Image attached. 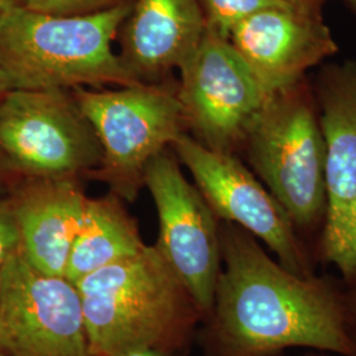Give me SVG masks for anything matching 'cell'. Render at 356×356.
Returning a JSON list of instances; mask_svg holds the SVG:
<instances>
[{
    "instance_id": "cell-25",
    "label": "cell",
    "mask_w": 356,
    "mask_h": 356,
    "mask_svg": "<svg viewBox=\"0 0 356 356\" xmlns=\"http://www.w3.org/2000/svg\"><path fill=\"white\" fill-rule=\"evenodd\" d=\"M0 356H7V355H4V354H3V353H1V351H0Z\"/></svg>"
},
{
    "instance_id": "cell-16",
    "label": "cell",
    "mask_w": 356,
    "mask_h": 356,
    "mask_svg": "<svg viewBox=\"0 0 356 356\" xmlns=\"http://www.w3.org/2000/svg\"><path fill=\"white\" fill-rule=\"evenodd\" d=\"M206 20V28L229 38L234 26L254 13L280 7H293L285 0H197ZM296 8V7H294Z\"/></svg>"
},
{
    "instance_id": "cell-11",
    "label": "cell",
    "mask_w": 356,
    "mask_h": 356,
    "mask_svg": "<svg viewBox=\"0 0 356 356\" xmlns=\"http://www.w3.org/2000/svg\"><path fill=\"white\" fill-rule=\"evenodd\" d=\"M325 140L323 254L356 277V65L331 66L319 85Z\"/></svg>"
},
{
    "instance_id": "cell-14",
    "label": "cell",
    "mask_w": 356,
    "mask_h": 356,
    "mask_svg": "<svg viewBox=\"0 0 356 356\" xmlns=\"http://www.w3.org/2000/svg\"><path fill=\"white\" fill-rule=\"evenodd\" d=\"M88 197L76 177L35 178L11 206L20 231V252L49 276H64Z\"/></svg>"
},
{
    "instance_id": "cell-6",
    "label": "cell",
    "mask_w": 356,
    "mask_h": 356,
    "mask_svg": "<svg viewBox=\"0 0 356 356\" xmlns=\"http://www.w3.org/2000/svg\"><path fill=\"white\" fill-rule=\"evenodd\" d=\"M0 151L35 178L76 177L102 161L88 118L61 89H13L0 99Z\"/></svg>"
},
{
    "instance_id": "cell-5",
    "label": "cell",
    "mask_w": 356,
    "mask_h": 356,
    "mask_svg": "<svg viewBox=\"0 0 356 356\" xmlns=\"http://www.w3.org/2000/svg\"><path fill=\"white\" fill-rule=\"evenodd\" d=\"M244 143L250 163L293 225L317 222L326 206L325 140L300 83L269 99Z\"/></svg>"
},
{
    "instance_id": "cell-19",
    "label": "cell",
    "mask_w": 356,
    "mask_h": 356,
    "mask_svg": "<svg viewBox=\"0 0 356 356\" xmlns=\"http://www.w3.org/2000/svg\"><path fill=\"white\" fill-rule=\"evenodd\" d=\"M291 6L305 11V13H314V15H321L322 7L329 1V0H285Z\"/></svg>"
},
{
    "instance_id": "cell-13",
    "label": "cell",
    "mask_w": 356,
    "mask_h": 356,
    "mask_svg": "<svg viewBox=\"0 0 356 356\" xmlns=\"http://www.w3.org/2000/svg\"><path fill=\"white\" fill-rule=\"evenodd\" d=\"M122 26L119 57L138 81L148 82L191 57L206 20L197 0H134Z\"/></svg>"
},
{
    "instance_id": "cell-20",
    "label": "cell",
    "mask_w": 356,
    "mask_h": 356,
    "mask_svg": "<svg viewBox=\"0 0 356 356\" xmlns=\"http://www.w3.org/2000/svg\"><path fill=\"white\" fill-rule=\"evenodd\" d=\"M116 356H168L166 350L159 347H135L126 350Z\"/></svg>"
},
{
    "instance_id": "cell-18",
    "label": "cell",
    "mask_w": 356,
    "mask_h": 356,
    "mask_svg": "<svg viewBox=\"0 0 356 356\" xmlns=\"http://www.w3.org/2000/svg\"><path fill=\"white\" fill-rule=\"evenodd\" d=\"M20 250V231L11 206H0V268Z\"/></svg>"
},
{
    "instance_id": "cell-3",
    "label": "cell",
    "mask_w": 356,
    "mask_h": 356,
    "mask_svg": "<svg viewBox=\"0 0 356 356\" xmlns=\"http://www.w3.org/2000/svg\"><path fill=\"white\" fill-rule=\"evenodd\" d=\"M92 356L135 347L168 350L200 313L185 285L153 245L74 284Z\"/></svg>"
},
{
    "instance_id": "cell-12",
    "label": "cell",
    "mask_w": 356,
    "mask_h": 356,
    "mask_svg": "<svg viewBox=\"0 0 356 356\" xmlns=\"http://www.w3.org/2000/svg\"><path fill=\"white\" fill-rule=\"evenodd\" d=\"M229 41L269 95L292 89L306 72L338 51L321 15L268 8L231 29Z\"/></svg>"
},
{
    "instance_id": "cell-24",
    "label": "cell",
    "mask_w": 356,
    "mask_h": 356,
    "mask_svg": "<svg viewBox=\"0 0 356 356\" xmlns=\"http://www.w3.org/2000/svg\"><path fill=\"white\" fill-rule=\"evenodd\" d=\"M0 296H1V273H0Z\"/></svg>"
},
{
    "instance_id": "cell-1",
    "label": "cell",
    "mask_w": 356,
    "mask_h": 356,
    "mask_svg": "<svg viewBox=\"0 0 356 356\" xmlns=\"http://www.w3.org/2000/svg\"><path fill=\"white\" fill-rule=\"evenodd\" d=\"M219 235L225 268L211 312L229 355L272 356L312 347L356 356L346 306L329 285L273 261L245 229L229 225Z\"/></svg>"
},
{
    "instance_id": "cell-23",
    "label": "cell",
    "mask_w": 356,
    "mask_h": 356,
    "mask_svg": "<svg viewBox=\"0 0 356 356\" xmlns=\"http://www.w3.org/2000/svg\"><path fill=\"white\" fill-rule=\"evenodd\" d=\"M347 1H348V3H350V4H351L354 8H355L356 11V0H347Z\"/></svg>"
},
{
    "instance_id": "cell-22",
    "label": "cell",
    "mask_w": 356,
    "mask_h": 356,
    "mask_svg": "<svg viewBox=\"0 0 356 356\" xmlns=\"http://www.w3.org/2000/svg\"><path fill=\"white\" fill-rule=\"evenodd\" d=\"M26 0H0V17L16 7H24Z\"/></svg>"
},
{
    "instance_id": "cell-4",
    "label": "cell",
    "mask_w": 356,
    "mask_h": 356,
    "mask_svg": "<svg viewBox=\"0 0 356 356\" xmlns=\"http://www.w3.org/2000/svg\"><path fill=\"white\" fill-rule=\"evenodd\" d=\"M72 94L102 148L97 173L119 198L132 201L145 166L184 132L177 90L140 82L103 91L76 88Z\"/></svg>"
},
{
    "instance_id": "cell-21",
    "label": "cell",
    "mask_w": 356,
    "mask_h": 356,
    "mask_svg": "<svg viewBox=\"0 0 356 356\" xmlns=\"http://www.w3.org/2000/svg\"><path fill=\"white\" fill-rule=\"evenodd\" d=\"M13 90V81L10 79L8 74L0 67V99L8 92Z\"/></svg>"
},
{
    "instance_id": "cell-7",
    "label": "cell",
    "mask_w": 356,
    "mask_h": 356,
    "mask_svg": "<svg viewBox=\"0 0 356 356\" xmlns=\"http://www.w3.org/2000/svg\"><path fill=\"white\" fill-rule=\"evenodd\" d=\"M179 73L177 95L185 124L197 135L195 140L218 152L232 153L243 144L273 97L229 38L207 28Z\"/></svg>"
},
{
    "instance_id": "cell-9",
    "label": "cell",
    "mask_w": 356,
    "mask_h": 356,
    "mask_svg": "<svg viewBox=\"0 0 356 356\" xmlns=\"http://www.w3.org/2000/svg\"><path fill=\"white\" fill-rule=\"evenodd\" d=\"M143 182L159 216L154 247L185 285L198 312L211 313L222 261L214 211L165 151L145 166Z\"/></svg>"
},
{
    "instance_id": "cell-17",
    "label": "cell",
    "mask_w": 356,
    "mask_h": 356,
    "mask_svg": "<svg viewBox=\"0 0 356 356\" xmlns=\"http://www.w3.org/2000/svg\"><path fill=\"white\" fill-rule=\"evenodd\" d=\"M131 0H26V8L51 15H88L99 13Z\"/></svg>"
},
{
    "instance_id": "cell-10",
    "label": "cell",
    "mask_w": 356,
    "mask_h": 356,
    "mask_svg": "<svg viewBox=\"0 0 356 356\" xmlns=\"http://www.w3.org/2000/svg\"><path fill=\"white\" fill-rule=\"evenodd\" d=\"M172 148L216 216L266 243L289 272L300 277H313L294 235L292 220L232 153L213 151L185 132Z\"/></svg>"
},
{
    "instance_id": "cell-2",
    "label": "cell",
    "mask_w": 356,
    "mask_h": 356,
    "mask_svg": "<svg viewBox=\"0 0 356 356\" xmlns=\"http://www.w3.org/2000/svg\"><path fill=\"white\" fill-rule=\"evenodd\" d=\"M132 1L88 15L16 7L0 17V67L13 89L69 90L140 83L113 49Z\"/></svg>"
},
{
    "instance_id": "cell-8",
    "label": "cell",
    "mask_w": 356,
    "mask_h": 356,
    "mask_svg": "<svg viewBox=\"0 0 356 356\" xmlns=\"http://www.w3.org/2000/svg\"><path fill=\"white\" fill-rule=\"evenodd\" d=\"M0 273V351L4 355L92 356L81 296L73 282L35 269L20 250Z\"/></svg>"
},
{
    "instance_id": "cell-15",
    "label": "cell",
    "mask_w": 356,
    "mask_h": 356,
    "mask_svg": "<svg viewBox=\"0 0 356 356\" xmlns=\"http://www.w3.org/2000/svg\"><path fill=\"white\" fill-rule=\"evenodd\" d=\"M144 247L134 219L123 209L118 195L88 198L82 226L67 259L65 279L76 284L99 268L139 254Z\"/></svg>"
}]
</instances>
